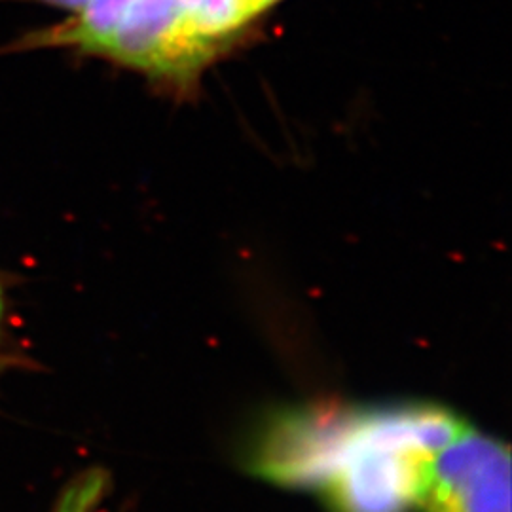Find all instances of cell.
<instances>
[{
  "mask_svg": "<svg viewBox=\"0 0 512 512\" xmlns=\"http://www.w3.org/2000/svg\"><path fill=\"white\" fill-rule=\"evenodd\" d=\"M184 6V0H90L71 18L18 38L8 50H73L190 86L217 54L190 33Z\"/></svg>",
  "mask_w": 512,
  "mask_h": 512,
  "instance_id": "6da1fadb",
  "label": "cell"
},
{
  "mask_svg": "<svg viewBox=\"0 0 512 512\" xmlns=\"http://www.w3.org/2000/svg\"><path fill=\"white\" fill-rule=\"evenodd\" d=\"M109 486V476L92 467L71 478L55 501L52 512H95Z\"/></svg>",
  "mask_w": 512,
  "mask_h": 512,
  "instance_id": "5b68a950",
  "label": "cell"
},
{
  "mask_svg": "<svg viewBox=\"0 0 512 512\" xmlns=\"http://www.w3.org/2000/svg\"><path fill=\"white\" fill-rule=\"evenodd\" d=\"M0 2H2V0H0ZM27 2H38V4H46V6H54V8H63V10L78 12V10L84 8L90 0H27Z\"/></svg>",
  "mask_w": 512,
  "mask_h": 512,
  "instance_id": "8992f818",
  "label": "cell"
},
{
  "mask_svg": "<svg viewBox=\"0 0 512 512\" xmlns=\"http://www.w3.org/2000/svg\"><path fill=\"white\" fill-rule=\"evenodd\" d=\"M4 319H6V300H4V293L0 287V332L4 330Z\"/></svg>",
  "mask_w": 512,
  "mask_h": 512,
  "instance_id": "52a82bcc",
  "label": "cell"
},
{
  "mask_svg": "<svg viewBox=\"0 0 512 512\" xmlns=\"http://www.w3.org/2000/svg\"><path fill=\"white\" fill-rule=\"evenodd\" d=\"M421 512H511V452L475 429L437 450L421 482Z\"/></svg>",
  "mask_w": 512,
  "mask_h": 512,
  "instance_id": "3957f363",
  "label": "cell"
},
{
  "mask_svg": "<svg viewBox=\"0 0 512 512\" xmlns=\"http://www.w3.org/2000/svg\"><path fill=\"white\" fill-rule=\"evenodd\" d=\"M10 365H12V359H8L6 355H0V374Z\"/></svg>",
  "mask_w": 512,
  "mask_h": 512,
  "instance_id": "9c48e42d",
  "label": "cell"
},
{
  "mask_svg": "<svg viewBox=\"0 0 512 512\" xmlns=\"http://www.w3.org/2000/svg\"><path fill=\"white\" fill-rule=\"evenodd\" d=\"M370 408L306 406L262 425L249 448L255 475L283 486L319 488L365 437Z\"/></svg>",
  "mask_w": 512,
  "mask_h": 512,
  "instance_id": "7a4b0ae2",
  "label": "cell"
},
{
  "mask_svg": "<svg viewBox=\"0 0 512 512\" xmlns=\"http://www.w3.org/2000/svg\"><path fill=\"white\" fill-rule=\"evenodd\" d=\"M258 2V6H260V10L264 12V10H268V8H272L275 6L277 2H281V0H256Z\"/></svg>",
  "mask_w": 512,
  "mask_h": 512,
  "instance_id": "ba28073f",
  "label": "cell"
},
{
  "mask_svg": "<svg viewBox=\"0 0 512 512\" xmlns=\"http://www.w3.org/2000/svg\"><path fill=\"white\" fill-rule=\"evenodd\" d=\"M184 4L190 33L217 55L262 14L256 0H184Z\"/></svg>",
  "mask_w": 512,
  "mask_h": 512,
  "instance_id": "277c9868",
  "label": "cell"
}]
</instances>
